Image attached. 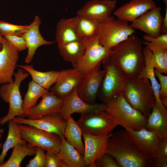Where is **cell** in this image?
<instances>
[{"label":"cell","mask_w":167,"mask_h":167,"mask_svg":"<svg viewBox=\"0 0 167 167\" xmlns=\"http://www.w3.org/2000/svg\"><path fill=\"white\" fill-rule=\"evenodd\" d=\"M122 94L132 107L147 118L155 101L148 79L138 77L129 79Z\"/></svg>","instance_id":"3"},{"label":"cell","mask_w":167,"mask_h":167,"mask_svg":"<svg viewBox=\"0 0 167 167\" xmlns=\"http://www.w3.org/2000/svg\"><path fill=\"white\" fill-rule=\"evenodd\" d=\"M18 126L21 138L32 147L59 153L62 140L58 135L24 124H18Z\"/></svg>","instance_id":"8"},{"label":"cell","mask_w":167,"mask_h":167,"mask_svg":"<svg viewBox=\"0 0 167 167\" xmlns=\"http://www.w3.org/2000/svg\"><path fill=\"white\" fill-rule=\"evenodd\" d=\"M77 122L82 132L95 136L108 135L119 125L105 111L81 115Z\"/></svg>","instance_id":"9"},{"label":"cell","mask_w":167,"mask_h":167,"mask_svg":"<svg viewBox=\"0 0 167 167\" xmlns=\"http://www.w3.org/2000/svg\"><path fill=\"white\" fill-rule=\"evenodd\" d=\"M3 144L2 143H0V149L2 147Z\"/></svg>","instance_id":"50"},{"label":"cell","mask_w":167,"mask_h":167,"mask_svg":"<svg viewBox=\"0 0 167 167\" xmlns=\"http://www.w3.org/2000/svg\"><path fill=\"white\" fill-rule=\"evenodd\" d=\"M156 0V1H158V0Z\"/></svg>","instance_id":"51"},{"label":"cell","mask_w":167,"mask_h":167,"mask_svg":"<svg viewBox=\"0 0 167 167\" xmlns=\"http://www.w3.org/2000/svg\"><path fill=\"white\" fill-rule=\"evenodd\" d=\"M163 18L161 8L156 6L137 18L131 22L130 25L134 29L139 30L146 34L156 37L161 34Z\"/></svg>","instance_id":"19"},{"label":"cell","mask_w":167,"mask_h":167,"mask_svg":"<svg viewBox=\"0 0 167 167\" xmlns=\"http://www.w3.org/2000/svg\"><path fill=\"white\" fill-rule=\"evenodd\" d=\"M77 24V16L68 19H60L56 28L55 40L58 45H62L81 40L76 35Z\"/></svg>","instance_id":"24"},{"label":"cell","mask_w":167,"mask_h":167,"mask_svg":"<svg viewBox=\"0 0 167 167\" xmlns=\"http://www.w3.org/2000/svg\"><path fill=\"white\" fill-rule=\"evenodd\" d=\"M105 73L101 82L97 97L106 103L114 96L122 94L128 78L116 65L106 62H102Z\"/></svg>","instance_id":"7"},{"label":"cell","mask_w":167,"mask_h":167,"mask_svg":"<svg viewBox=\"0 0 167 167\" xmlns=\"http://www.w3.org/2000/svg\"><path fill=\"white\" fill-rule=\"evenodd\" d=\"M77 16L76 35L79 39L88 40L98 34L101 23L80 15Z\"/></svg>","instance_id":"31"},{"label":"cell","mask_w":167,"mask_h":167,"mask_svg":"<svg viewBox=\"0 0 167 167\" xmlns=\"http://www.w3.org/2000/svg\"><path fill=\"white\" fill-rule=\"evenodd\" d=\"M163 54L165 62L167 64V49H163Z\"/></svg>","instance_id":"45"},{"label":"cell","mask_w":167,"mask_h":167,"mask_svg":"<svg viewBox=\"0 0 167 167\" xmlns=\"http://www.w3.org/2000/svg\"><path fill=\"white\" fill-rule=\"evenodd\" d=\"M105 103V111L120 125L135 130L145 128L147 118L132 107L122 94L118 95Z\"/></svg>","instance_id":"4"},{"label":"cell","mask_w":167,"mask_h":167,"mask_svg":"<svg viewBox=\"0 0 167 167\" xmlns=\"http://www.w3.org/2000/svg\"><path fill=\"white\" fill-rule=\"evenodd\" d=\"M92 167H120V166L111 155L105 153L94 161Z\"/></svg>","instance_id":"37"},{"label":"cell","mask_w":167,"mask_h":167,"mask_svg":"<svg viewBox=\"0 0 167 167\" xmlns=\"http://www.w3.org/2000/svg\"><path fill=\"white\" fill-rule=\"evenodd\" d=\"M142 44L145 47L152 52L154 63V68L161 73L167 74V64L165 62L163 49L160 47L146 41H142Z\"/></svg>","instance_id":"34"},{"label":"cell","mask_w":167,"mask_h":167,"mask_svg":"<svg viewBox=\"0 0 167 167\" xmlns=\"http://www.w3.org/2000/svg\"><path fill=\"white\" fill-rule=\"evenodd\" d=\"M46 167H68L62 159L55 153L46 151Z\"/></svg>","instance_id":"39"},{"label":"cell","mask_w":167,"mask_h":167,"mask_svg":"<svg viewBox=\"0 0 167 167\" xmlns=\"http://www.w3.org/2000/svg\"><path fill=\"white\" fill-rule=\"evenodd\" d=\"M62 143L59 153L57 154L68 167H86L84 156L66 141L64 135L61 137Z\"/></svg>","instance_id":"26"},{"label":"cell","mask_w":167,"mask_h":167,"mask_svg":"<svg viewBox=\"0 0 167 167\" xmlns=\"http://www.w3.org/2000/svg\"><path fill=\"white\" fill-rule=\"evenodd\" d=\"M82 41L85 45L84 54L79 61L73 66L74 68L84 76L105 58L112 49L100 44L98 34L90 39Z\"/></svg>","instance_id":"10"},{"label":"cell","mask_w":167,"mask_h":167,"mask_svg":"<svg viewBox=\"0 0 167 167\" xmlns=\"http://www.w3.org/2000/svg\"><path fill=\"white\" fill-rule=\"evenodd\" d=\"M154 71L156 76L158 78L160 81L159 94L160 100L167 99V76L155 68Z\"/></svg>","instance_id":"40"},{"label":"cell","mask_w":167,"mask_h":167,"mask_svg":"<svg viewBox=\"0 0 167 167\" xmlns=\"http://www.w3.org/2000/svg\"><path fill=\"white\" fill-rule=\"evenodd\" d=\"M126 131L132 142L138 149L143 154L150 155L155 153L161 139L156 133L143 128L135 130L126 126Z\"/></svg>","instance_id":"16"},{"label":"cell","mask_w":167,"mask_h":167,"mask_svg":"<svg viewBox=\"0 0 167 167\" xmlns=\"http://www.w3.org/2000/svg\"><path fill=\"white\" fill-rule=\"evenodd\" d=\"M0 51V85L12 80L19 59V51L6 39Z\"/></svg>","instance_id":"14"},{"label":"cell","mask_w":167,"mask_h":167,"mask_svg":"<svg viewBox=\"0 0 167 167\" xmlns=\"http://www.w3.org/2000/svg\"><path fill=\"white\" fill-rule=\"evenodd\" d=\"M117 2L116 0L89 1L77 11V15L101 23L111 15Z\"/></svg>","instance_id":"18"},{"label":"cell","mask_w":167,"mask_h":167,"mask_svg":"<svg viewBox=\"0 0 167 167\" xmlns=\"http://www.w3.org/2000/svg\"><path fill=\"white\" fill-rule=\"evenodd\" d=\"M145 65L142 71L137 77L148 79L151 82V84L153 91L155 101L161 102L159 96L160 84L156 78L154 69V63L153 56L152 51L145 47L143 48Z\"/></svg>","instance_id":"25"},{"label":"cell","mask_w":167,"mask_h":167,"mask_svg":"<svg viewBox=\"0 0 167 167\" xmlns=\"http://www.w3.org/2000/svg\"><path fill=\"white\" fill-rule=\"evenodd\" d=\"M161 34H167V6L165 9V14L163 19L161 28Z\"/></svg>","instance_id":"44"},{"label":"cell","mask_w":167,"mask_h":167,"mask_svg":"<svg viewBox=\"0 0 167 167\" xmlns=\"http://www.w3.org/2000/svg\"><path fill=\"white\" fill-rule=\"evenodd\" d=\"M5 40V38L0 34V42L2 43Z\"/></svg>","instance_id":"47"},{"label":"cell","mask_w":167,"mask_h":167,"mask_svg":"<svg viewBox=\"0 0 167 167\" xmlns=\"http://www.w3.org/2000/svg\"><path fill=\"white\" fill-rule=\"evenodd\" d=\"M135 33V29L128 22L111 15L100 23L99 42L103 46L112 49Z\"/></svg>","instance_id":"6"},{"label":"cell","mask_w":167,"mask_h":167,"mask_svg":"<svg viewBox=\"0 0 167 167\" xmlns=\"http://www.w3.org/2000/svg\"><path fill=\"white\" fill-rule=\"evenodd\" d=\"M30 74L32 80L39 85L49 90L50 87L56 82L59 71H53L45 72H40L35 70L32 65H17Z\"/></svg>","instance_id":"29"},{"label":"cell","mask_w":167,"mask_h":167,"mask_svg":"<svg viewBox=\"0 0 167 167\" xmlns=\"http://www.w3.org/2000/svg\"><path fill=\"white\" fill-rule=\"evenodd\" d=\"M42 98L38 104L24 111L23 117L36 119L47 114L58 112L63 102V99L57 97L48 91Z\"/></svg>","instance_id":"21"},{"label":"cell","mask_w":167,"mask_h":167,"mask_svg":"<svg viewBox=\"0 0 167 167\" xmlns=\"http://www.w3.org/2000/svg\"><path fill=\"white\" fill-rule=\"evenodd\" d=\"M47 91L33 80L30 82L23 100V110H26L35 105L38 99L42 97Z\"/></svg>","instance_id":"33"},{"label":"cell","mask_w":167,"mask_h":167,"mask_svg":"<svg viewBox=\"0 0 167 167\" xmlns=\"http://www.w3.org/2000/svg\"><path fill=\"white\" fill-rule=\"evenodd\" d=\"M3 36L19 51H21L27 48L26 42L22 36L6 35Z\"/></svg>","instance_id":"38"},{"label":"cell","mask_w":167,"mask_h":167,"mask_svg":"<svg viewBox=\"0 0 167 167\" xmlns=\"http://www.w3.org/2000/svg\"><path fill=\"white\" fill-rule=\"evenodd\" d=\"M67 125L64 135L66 141L75 148L84 156V148L82 139V131L78 125L71 115L66 120Z\"/></svg>","instance_id":"27"},{"label":"cell","mask_w":167,"mask_h":167,"mask_svg":"<svg viewBox=\"0 0 167 167\" xmlns=\"http://www.w3.org/2000/svg\"><path fill=\"white\" fill-rule=\"evenodd\" d=\"M145 128L156 133L161 139L167 138V110L166 107L161 102L155 101L147 118Z\"/></svg>","instance_id":"23"},{"label":"cell","mask_w":167,"mask_h":167,"mask_svg":"<svg viewBox=\"0 0 167 167\" xmlns=\"http://www.w3.org/2000/svg\"><path fill=\"white\" fill-rule=\"evenodd\" d=\"M13 120L17 124L32 126L46 131L53 132L61 137L64 135L67 122L61 116L58 112L43 116L38 118L31 119L17 116Z\"/></svg>","instance_id":"13"},{"label":"cell","mask_w":167,"mask_h":167,"mask_svg":"<svg viewBox=\"0 0 167 167\" xmlns=\"http://www.w3.org/2000/svg\"><path fill=\"white\" fill-rule=\"evenodd\" d=\"M28 25H15L0 20V34L3 36L6 35L22 36L28 30Z\"/></svg>","instance_id":"35"},{"label":"cell","mask_w":167,"mask_h":167,"mask_svg":"<svg viewBox=\"0 0 167 167\" xmlns=\"http://www.w3.org/2000/svg\"><path fill=\"white\" fill-rule=\"evenodd\" d=\"M77 89L63 99V102L58 112L64 120L66 121L68 117L74 113L86 114L105 110V103H86L79 96Z\"/></svg>","instance_id":"12"},{"label":"cell","mask_w":167,"mask_h":167,"mask_svg":"<svg viewBox=\"0 0 167 167\" xmlns=\"http://www.w3.org/2000/svg\"><path fill=\"white\" fill-rule=\"evenodd\" d=\"M111 134L95 136L82 132L85 145L84 159L86 167H92L94 161L106 153L108 141Z\"/></svg>","instance_id":"17"},{"label":"cell","mask_w":167,"mask_h":167,"mask_svg":"<svg viewBox=\"0 0 167 167\" xmlns=\"http://www.w3.org/2000/svg\"><path fill=\"white\" fill-rule=\"evenodd\" d=\"M143 38L145 41L157 45L163 49H167V34H161L156 37L146 34L143 36Z\"/></svg>","instance_id":"41"},{"label":"cell","mask_w":167,"mask_h":167,"mask_svg":"<svg viewBox=\"0 0 167 167\" xmlns=\"http://www.w3.org/2000/svg\"><path fill=\"white\" fill-rule=\"evenodd\" d=\"M167 157L158 158L155 156L153 167H167Z\"/></svg>","instance_id":"43"},{"label":"cell","mask_w":167,"mask_h":167,"mask_svg":"<svg viewBox=\"0 0 167 167\" xmlns=\"http://www.w3.org/2000/svg\"><path fill=\"white\" fill-rule=\"evenodd\" d=\"M106 153L114 158L120 167H153L155 158V154L147 155L141 152L125 129L112 133Z\"/></svg>","instance_id":"1"},{"label":"cell","mask_w":167,"mask_h":167,"mask_svg":"<svg viewBox=\"0 0 167 167\" xmlns=\"http://www.w3.org/2000/svg\"><path fill=\"white\" fill-rule=\"evenodd\" d=\"M83 75L75 69L62 70L50 92L57 97L63 99L77 88L81 83Z\"/></svg>","instance_id":"15"},{"label":"cell","mask_w":167,"mask_h":167,"mask_svg":"<svg viewBox=\"0 0 167 167\" xmlns=\"http://www.w3.org/2000/svg\"><path fill=\"white\" fill-rule=\"evenodd\" d=\"M163 1L165 4L166 6H167V0H162Z\"/></svg>","instance_id":"48"},{"label":"cell","mask_w":167,"mask_h":167,"mask_svg":"<svg viewBox=\"0 0 167 167\" xmlns=\"http://www.w3.org/2000/svg\"><path fill=\"white\" fill-rule=\"evenodd\" d=\"M102 62L84 75L77 89L79 96L84 102L89 104L96 103L98 93L105 71L101 69Z\"/></svg>","instance_id":"11"},{"label":"cell","mask_w":167,"mask_h":167,"mask_svg":"<svg viewBox=\"0 0 167 167\" xmlns=\"http://www.w3.org/2000/svg\"><path fill=\"white\" fill-rule=\"evenodd\" d=\"M4 132V129L0 128V141L2 139V135Z\"/></svg>","instance_id":"46"},{"label":"cell","mask_w":167,"mask_h":167,"mask_svg":"<svg viewBox=\"0 0 167 167\" xmlns=\"http://www.w3.org/2000/svg\"><path fill=\"white\" fill-rule=\"evenodd\" d=\"M41 23L40 18L36 16L33 21L29 25L27 31L22 36L27 44L28 52L24 62L29 63L32 61L37 49L44 45H51L55 41H49L45 40L41 34L40 26Z\"/></svg>","instance_id":"22"},{"label":"cell","mask_w":167,"mask_h":167,"mask_svg":"<svg viewBox=\"0 0 167 167\" xmlns=\"http://www.w3.org/2000/svg\"><path fill=\"white\" fill-rule=\"evenodd\" d=\"M155 154L157 157H167V138L161 139Z\"/></svg>","instance_id":"42"},{"label":"cell","mask_w":167,"mask_h":167,"mask_svg":"<svg viewBox=\"0 0 167 167\" xmlns=\"http://www.w3.org/2000/svg\"><path fill=\"white\" fill-rule=\"evenodd\" d=\"M156 6L153 0H131L118 8L113 14L118 19L131 23Z\"/></svg>","instance_id":"20"},{"label":"cell","mask_w":167,"mask_h":167,"mask_svg":"<svg viewBox=\"0 0 167 167\" xmlns=\"http://www.w3.org/2000/svg\"><path fill=\"white\" fill-rule=\"evenodd\" d=\"M142 41L135 35L130 36L113 48L102 62L116 65L129 79L137 77L145 65Z\"/></svg>","instance_id":"2"},{"label":"cell","mask_w":167,"mask_h":167,"mask_svg":"<svg viewBox=\"0 0 167 167\" xmlns=\"http://www.w3.org/2000/svg\"><path fill=\"white\" fill-rule=\"evenodd\" d=\"M8 131L7 138L2 146L0 155V165L4 163L5 158L8 150L19 143L24 144L27 142L21 137L18 124L13 120L8 122Z\"/></svg>","instance_id":"32"},{"label":"cell","mask_w":167,"mask_h":167,"mask_svg":"<svg viewBox=\"0 0 167 167\" xmlns=\"http://www.w3.org/2000/svg\"><path fill=\"white\" fill-rule=\"evenodd\" d=\"M37 147H32L28 143H19L13 148L12 153L5 163L0 167H20L23 160L27 156L35 155Z\"/></svg>","instance_id":"30"},{"label":"cell","mask_w":167,"mask_h":167,"mask_svg":"<svg viewBox=\"0 0 167 167\" xmlns=\"http://www.w3.org/2000/svg\"><path fill=\"white\" fill-rule=\"evenodd\" d=\"M19 68L14 73L15 80L1 85L0 87V96L6 103L9 104L7 114L0 119V125L3 126L6 122L13 120L17 116L23 117L22 109L23 100L20 94L19 87L22 82L27 78L29 74Z\"/></svg>","instance_id":"5"},{"label":"cell","mask_w":167,"mask_h":167,"mask_svg":"<svg viewBox=\"0 0 167 167\" xmlns=\"http://www.w3.org/2000/svg\"><path fill=\"white\" fill-rule=\"evenodd\" d=\"M2 44L1 42H0V51L2 49Z\"/></svg>","instance_id":"49"},{"label":"cell","mask_w":167,"mask_h":167,"mask_svg":"<svg viewBox=\"0 0 167 167\" xmlns=\"http://www.w3.org/2000/svg\"><path fill=\"white\" fill-rule=\"evenodd\" d=\"M59 53L63 59L74 65L83 56L85 45L82 40L72 41L62 45H58Z\"/></svg>","instance_id":"28"},{"label":"cell","mask_w":167,"mask_h":167,"mask_svg":"<svg viewBox=\"0 0 167 167\" xmlns=\"http://www.w3.org/2000/svg\"><path fill=\"white\" fill-rule=\"evenodd\" d=\"M45 150L37 147L35 157L28 161L26 167H46L47 156Z\"/></svg>","instance_id":"36"}]
</instances>
